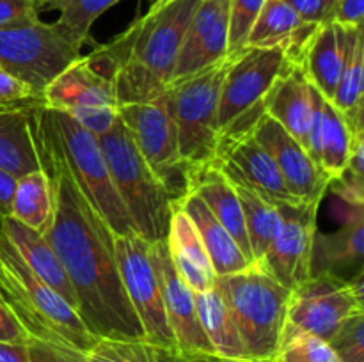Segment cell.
<instances>
[{
	"instance_id": "48",
	"label": "cell",
	"mask_w": 364,
	"mask_h": 362,
	"mask_svg": "<svg viewBox=\"0 0 364 362\" xmlns=\"http://www.w3.org/2000/svg\"><path fill=\"white\" fill-rule=\"evenodd\" d=\"M224 2H230V0H224Z\"/></svg>"
},
{
	"instance_id": "3",
	"label": "cell",
	"mask_w": 364,
	"mask_h": 362,
	"mask_svg": "<svg viewBox=\"0 0 364 362\" xmlns=\"http://www.w3.org/2000/svg\"><path fill=\"white\" fill-rule=\"evenodd\" d=\"M0 298L31 339L87 353L96 337L78 312L28 268L16 248L0 233Z\"/></svg>"
},
{
	"instance_id": "15",
	"label": "cell",
	"mask_w": 364,
	"mask_h": 362,
	"mask_svg": "<svg viewBox=\"0 0 364 362\" xmlns=\"http://www.w3.org/2000/svg\"><path fill=\"white\" fill-rule=\"evenodd\" d=\"M274 206L281 215L279 231L256 266L294 291L309 279L320 202H277Z\"/></svg>"
},
{
	"instance_id": "5",
	"label": "cell",
	"mask_w": 364,
	"mask_h": 362,
	"mask_svg": "<svg viewBox=\"0 0 364 362\" xmlns=\"http://www.w3.org/2000/svg\"><path fill=\"white\" fill-rule=\"evenodd\" d=\"M110 177L135 231L149 243L167 240L174 202L153 170L139 155L130 133L117 121L98 137Z\"/></svg>"
},
{
	"instance_id": "45",
	"label": "cell",
	"mask_w": 364,
	"mask_h": 362,
	"mask_svg": "<svg viewBox=\"0 0 364 362\" xmlns=\"http://www.w3.org/2000/svg\"><path fill=\"white\" fill-rule=\"evenodd\" d=\"M0 362H31L28 343H2L0 341Z\"/></svg>"
},
{
	"instance_id": "9",
	"label": "cell",
	"mask_w": 364,
	"mask_h": 362,
	"mask_svg": "<svg viewBox=\"0 0 364 362\" xmlns=\"http://www.w3.org/2000/svg\"><path fill=\"white\" fill-rule=\"evenodd\" d=\"M43 105L73 117L96 137L117 121V98L114 84L100 75L85 55L64 67L41 92Z\"/></svg>"
},
{
	"instance_id": "13",
	"label": "cell",
	"mask_w": 364,
	"mask_h": 362,
	"mask_svg": "<svg viewBox=\"0 0 364 362\" xmlns=\"http://www.w3.org/2000/svg\"><path fill=\"white\" fill-rule=\"evenodd\" d=\"M287 62V48L283 46H244L237 53H231L230 67L220 87L219 135L238 117L267 102V94Z\"/></svg>"
},
{
	"instance_id": "35",
	"label": "cell",
	"mask_w": 364,
	"mask_h": 362,
	"mask_svg": "<svg viewBox=\"0 0 364 362\" xmlns=\"http://www.w3.org/2000/svg\"><path fill=\"white\" fill-rule=\"evenodd\" d=\"M274 362H341L329 341L313 334L283 336Z\"/></svg>"
},
{
	"instance_id": "47",
	"label": "cell",
	"mask_w": 364,
	"mask_h": 362,
	"mask_svg": "<svg viewBox=\"0 0 364 362\" xmlns=\"http://www.w3.org/2000/svg\"><path fill=\"white\" fill-rule=\"evenodd\" d=\"M167 2H171V0H155V2H153L149 7H162V6H166Z\"/></svg>"
},
{
	"instance_id": "31",
	"label": "cell",
	"mask_w": 364,
	"mask_h": 362,
	"mask_svg": "<svg viewBox=\"0 0 364 362\" xmlns=\"http://www.w3.org/2000/svg\"><path fill=\"white\" fill-rule=\"evenodd\" d=\"M231 183V181H230ZM240 201L242 212H244L245 229H247L249 243H251L252 259L255 265H259L265 258L267 251L272 245L274 238L281 226V215L276 206L263 199L258 192L251 190L249 187L240 183H231Z\"/></svg>"
},
{
	"instance_id": "24",
	"label": "cell",
	"mask_w": 364,
	"mask_h": 362,
	"mask_svg": "<svg viewBox=\"0 0 364 362\" xmlns=\"http://www.w3.org/2000/svg\"><path fill=\"white\" fill-rule=\"evenodd\" d=\"M0 233L16 248L21 259L28 265V268L38 273L48 286H52L77 311V297H75V291L66 275V270H64L59 256L55 254L45 234L38 233L36 229L25 226L13 216L0 219Z\"/></svg>"
},
{
	"instance_id": "39",
	"label": "cell",
	"mask_w": 364,
	"mask_h": 362,
	"mask_svg": "<svg viewBox=\"0 0 364 362\" xmlns=\"http://www.w3.org/2000/svg\"><path fill=\"white\" fill-rule=\"evenodd\" d=\"M39 98L41 96L36 94L34 89L27 82L0 70V109L27 105V103L36 102Z\"/></svg>"
},
{
	"instance_id": "26",
	"label": "cell",
	"mask_w": 364,
	"mask_h": 362,
	"mask_svg": "<svg viewBox=\"0 0 364 362\" xmlns=\"http://www.w3.org/2000/svg\"><path fill=\"white\" fill-rule=\"evenodd\" d=\"M318 25L306 23L287 0H265L245 46H283L290 60L301 62L302 53Z\"/></svg>"
},
{
	"instance_id": "42",
	"label": "cell",
	"mask_w": 364,
	"mask_h": 362,
	"mask_svg": "<svg viewBox=\"0 0 364 362\" xmlns=\"http://www.w3.org/2000/svg\"><path fill=\"white\" fill-rule=\"evenodd\" d=\"M364 18V0H340L331 23L347 28H361Z\"/></svg>"
},
{
	"instance_id": "44",
	"label": "cell",
	"mask_w": 364,
	"mask_h": 362,
	"mask_svg": "<svg viewBox=\"0 0 364 362\" xmlns=\"http://www.w3.org/2000/svg\"><path fill=\"white\" fill-rule=\"evenodd\" d=\"M14 187H16V177L0 169V219L2 216H11Z\"/></svg>"
},
{
	"instance_id": "6",
	"label": "cell",
	"mask_w": 364,
	"mask_h": 362,
	"mask_svg": "<svg viewBox=\"0 0 364 362\" xmlns=\"http://www.w3.org/2000/svg\"><path fill=\"white\" fill-rule=\"evenodd\" d=\"M230 62L231 53L199 73L173 80L160 96L176 128L181 158L192 172L215 158L220 87Z\"/></svg>"
},
{
	"instance_id": "43",
	"label": "cell",
	"mask_w": 364,
	"mask_h": 362,
	"mask_svg": "<svg viewBox=\"0 0 364 362\" xmlns=\"http://www.w3.org/2000/svg\"><path fill=\"white\" fill-rule=\"evenodd\" d=\"M0 341L2 343H28L31 337L0 298Z\"/></svg>"
},
{
	"instance_id": "14",
	"label": "cell",
	"mask_w": 364,
	"mask_h": 362,
	"mask_svg": "<svg viewBox=\"0 0 364 362\" xmlns=\"http://www.w3.org/2000/svg\"><path fill=\"white\" fill-rule=\"evenodd\" d=\"M149 258L159 277L167 323L180 357L185 362H219L199 322L194 291L174 268L167 241L149 243Z\"/></svg>"
},
{
	"instance_id": "4",
	"label": "cell",
	"mask_w": 364,
	"mask_h": 362,
	"mask_svg": "<svg viewBox=\"0 0 364 362\" xmlns=\"http://www.w3.org/2000/svg\"><path fill=\"white\" fill-rule=\"evenodd\" d=\"M213 287L230 309L251 361H276L291 291L256 265L217 277Z\"/></svg>"
},
{
	"instance_id": "22",
	"label": "cell",
	"mask_w": 364,
	"mask_h": 362,
	"mask_svg": "<svg viewBox=\"0 0 364 362\" xmlns=\"http://www.w3.org/2000/svg\"><path fill=\"white\" fill-rule=\"evenodd\" d=\"M43 99L0 109V169L25 176L41 169L38 146V109Z\"/></svg>"
},
{
	"instance_id": "37",
	"label": "cell",
	"mask_w": 364,
	"mask_h": 362,
	"mask_svg": "<svg viewBox=\"0 0 364 362\" xmlns=\"http://www.w3.org/2000/svg\"><path fill=\"white\" fill-rule=\"evenodd\" d=\"M341 362H364V311L348 316L329 339Z\"/></svg>"
},
{
	"instance_id": "2",
	"label": "cell",
	"mask_w": 364,
	"mask_h": 362,
	"mask_svg": "<svg viewBox=\"0 0 364 362\" xmlns=\"http://www.w3.org/2000/svg\"><path fill=\"white\" fill-rule=\"evenodd\" d=\"M199 4L201 0H171L162 7H149L127 31L85 55L114 84L117 105L153 102L164 94Z\"/></svg>"
},
{
	"instance_id": "38",
	"label": "cell",
	"mask_w": 364,
	"mask_h": 362,
	"mask_svg": "<svg viewBox=\"0 0 364 362\" xmlns=\"http://www.w3.org/2000/svg\"><path fill=\"white\" fill-rule=\"evenodd\" d=\"M39 14L36 0H0V28L38 23Z\"/></svg>"
},
{
	"instance_id": "1",
	"label": "cell",
	"mask_w": 364,
	"mask_h": 362,
	"mask_svg": "<svg viewBox=\"0 0 364 362\" xmlns=\"http://www.w3.org/2000/svg\"><path fill=\"white\" fill-rule=\"evenodd\" d=\"M38 109V146L41 169L53 190V216L45 238L63 263L77 297V312L89 332L100 337L141 339V322L121 280L114 233L89 202L68 169Z\"/></svg>"
},
{
	"instance_id": "23",
	"label": "cell",
	"mask_w": 364,
	"mask_h": 362,
	"mask_svg": "<svg viewBox=\"0 0 364 362\" xmlns=\"http://www.w3.org/2000/svg\"><path fill=\"white\" fill-rule=\"evenodd\" d=\"M311 91L313 85L309 84L302 64L288 59L283 73L267 96V114L304 148L308 146L313 114Z\"/></svg>"
},
{
	"instance_id": "16",
	"label": "cell",
	"mask_w": 364,
	"mask_h": 362,
	"mask_svg": "<svg viewBox=\"0 0 364 362\" xmlns=\"http://www.w3.org/2000/svg\"><path fill=\"white\" fill-rule=\"evenodd\" d=\"M212 165L217 167L228 181L245 185L272 204L302 202L290 194L272 156L252 137V131L238 137L219 138Z\"/></svg>"
},
{
	"instance_id": "34",
	"label": "cell",
	"mask_w": 364,
	"mask_h": 362,
	"mask_svg": "<svg viewBox=\"0 0 364 362\" xmlns=\"http://www.w3.org/2000/svg\"><path fill=\"white\" fill-rule=\"evenodd\" d=\"M117 2L121 0H70V4L59 11L60 14L53 21V27L60 38L80 52L82 46L91 43L92 23Z\"/></svg>"
},
{
	"instance_id": "11",
	"label": "cell",
	"mask_w": 364,
	"mask_h": 362,
	"mask_svg": "<svg viewBox=\"0 0 364 362\" xmlns=\"http://www.w3.org/2000/svg\"><path fill=\"white\" fill-rule=\"evenodd\" d=\"M359 311H364L361 284L333 275L309 277L291 291L283 336L304 332L329 341L338 327Z\"/></svg>"
},
{
	"instance_id": "12",
	"label": "cell",
	"mask_w": 364,
	"mask_h": 362,
	"mask_svg": "<svg viewBox=\"0 0 364 362\" xmlns=\"http://www.w3.org/2000/svg\"><path fill=\"white\" fill-rule=\"evenodd\" d=\"M114 245L121 280L144 330V337L151 343L178 351L167 323L159 277L149 258V241L134 233L114 236Z\"/></svg>"
},
{
	"instance_id": "20",
	"label": "cell",
	"mask_w": 364,
	"mask_h": 362,
	"mask_svg": "<svg viewBox=\"0 0 364 362\" xmlns=\"http://www.w3.org/2000/svg\"><path fill=\"white\" fill-rule=\"evenodd\" d=\"M343 227L329 234H315L309 277L333 275L350 283L363 272L364 219L363 206H352Z\"/></svg>"
},
{
	"instance_id": "27",
	"label": "cell",
	"mask_w": 364,
	"mask_h": 362,
	"mask_svg": "<svg viewBox=\"0 0 364 362\" xmlns=\"http://www.w3.org/2000/svg\"><path fill=\"white\" fill-rule=\"evenodd\" d=\"M191 192H196L205 201V204L208 206L213 216L226 227L231 238L237 241L245 258L255 265L247 229H245L244 212H242L237 192H235L233 185L226 180V176L217 167H213L212 163L201 167V169L192 172Z\"/></svg>"
},
{
	"instance_id": "8",
	"label": "cell",
	"mask_w": 364,
	"mask_h": 362,
	"mask_svg": "<svg viewBox=\"0 0 364 362\" xmlns=\"http://www.w3.org/2000/svg\"><path fill=\"white\" fill-rule=\"evenodd\" d=\"M117 117L130 133L139 155L169 192L174 204L191 194L192 170L178 148V135L162 98L119 105Z\"/></svg>"
},
{
	"instance_id": "32",
	"label": "cell",
	"mask_w": 364,
	"mask_h": 362,
	"mask_svg": "<svg viewBox=\"0 0 364 362\" xmlns=\"http://www.w3.org/2000/svg\"><path fill=\"white\" fill-rule=\"evenodd\" d=\"M363 84H364V38L363 31L355 38L347 57L333 103L343 116L350 133H364L363 126Z\"/></svg>"
},
{
	"instance_id": "25",
	"label": "cell",
	"mask_w": 364,
	"mask_h": 362,
	"mask_svg": "<svg viewBox=\"0 0 364 362\" xmlns=\"http://www.w3.org/2000/svg\"><path fill=\"white\" fill-rule=\"evenodd\" d=\"M167 248L171 261L194 293H203L215 286L217 273L213 270L198 229L180 204H174L171 219Z\"/></svg>"
},
{
	"instance_id": "18",
	"label": "cell",
	"mask_w": 364,
	"mask_h": 362,
	"mask_svg": "<svg viewBox=\"0 0 364 362\" xmlns=\"http://www.w3.org/2000/svg\"><path fill=\"white\" fill-rule=\"evenodd\" d=\"M228 20H230V2L201 0L178 52L173 80L199 73L230 55Z\"/></svg>"
},
{
	"instance_id": "46",
	"label": "cell",
	"mask_w": 364,
	"mask_h": 362,
	"mask_svg": "<svg viewBox=\"0 0 364 362\" xmlns=\"http://www.w3.org/2000/svg\"><path fill=\"white\" fill-rule=\"evenodd\" d=\"M39 13L46 11H63L70 4V0H36Z\"/></svg>"
},
{
	"instance_id": "28",
	"label": "cell",
	"mask_w": 364,
	"mask_h": 362,
	"mask_svg": "<svg viewBox=\"0 0 364 362\" xmlns=\"http://www.w3.org/2000/svg\"><path fill=\"white\" fill-rule=\"evenodd\" d=\"M178 204L183 208V212L187 213L188 219L192 220V224L198 229L199 238L205 245L206 254L212 261L217 277L244 272L249 266H252V263L245 258L237 241L228 233L226 227L213 216L208 206L205 204V201L196 192H191Z\"/></svg>"
},
{
	"instance_id": "7",
	"label": "cell",
	"mask_w": 364,
	"mask_h": 362,
	"mask_svg": "<svg viewBox=\"0 0 364 362\" xmlns=\"http://www.w3.org/2000/svg\"><path fill=\"white\" fill-rule=\"evenodd\" d=\"M41 114L75 181L105 220L114 236L137 233L114 187L98 137L82 128L68 114L57 112L45 105L41 106Z\"/></svg>"
},
{
	"instance_id": "21",
	"label": "cell",
	"mask_w": 364,
	"mask_h": 362,
	"mask_svg": "<svg viewBox=\"0 0 364 362\" xmlns=\"http://www.w3.org/2000/svg\"><path fill=\"white\" fill-rule=\"evenodd\" d=\"M361 28L336 23L318 25L302 53V67L309 84L326 99H333L352 45Z\"/></svg>"
},
{
	"instance_id": "17",
	"label": "cell",
	"mask_w": 364,
	"mask_h": 362,
	"mask_svg": "<svg viewBox=\"0 0 364 362\" xmlns=\"http://www.w3.org/2000/svg\"><path fill=\"white\" fill-rule=\"evenodd\" d=\"M252 137L272 156L288 190L297 201L322 202L329 181L297 138L291 137L269 114L259 117L252 128Z\"/></svg>"
},
{
	"instance_id": "33",
	"label": "cell",
	"mask_w": 364,
	"mask_h": 362,
	"mask_svg": "<svg viewBox=\"0 0 364 362\" xmlns=\"http://www.w3.org/2000/svg\"><path fill=\"white\" fill-rule=\"evenodd\" d=\"M85 362H185L171 348L141 339L100 337L85 353Z\"/></svg>"
},
{
	"instance_id": "30",
	"label": "cell",
	"mask_w": 364,
	"mask_h": 362,
	"mask_svg": "<svg viewBox=\"0 0 364 362\" xmlns=\"http://www.w3.org/2000/svg\"><path fill=\"white\" fill-rule=\"evenodd\" d=\"M11 216L45 234L53 216V190L43 169L18 177L11 204Z\"/></svg>"
},
{
	"instance_id": "40",
	"label": "cell",
	"mask_w": 364,
	"mask_h": 362,
	"mask_svg": "<svg viewBox=\"0 0 364 362\" xmlns=\"http://www.w3.org/2000/svg\"><path fill=\"white\" fill-rule=\"evenodd\" d=\"M28 351H31V362H85L84 351L38 339L28 341Z\"/></svg>"
},
{
	"instance_id": "29",
	"label": "cell",
	"mask_w": 364,
	"mask_h": 362,
	"mask_svg": "<svg viewBox=\"0 0 364 362\" xmlns=\"http://www.w3.org/2000/svg\"><path fill=\"white\" fill-rule=\"evenodd\" d=\"M194 297L199 322L219 362H252L219 291L212 287L203 293H194Z\"/></svg>"
},
{
	"instance_id": "10",
	"label": "cell",
	"mask_w": 364,
	"mask_h": 362,
	"mask_svg": "<svg viewBox=\"0 0 364 362\" xmlns=\"http://www.w3.org/2000/svg\"><path fill=\"white\" fill-rule=\"evenodd\" d=\"M80 57L53 23L23 25L0 28V70L27 82L36 94L73 60Z\"/></svg>"
},
{
	"instance_id": "41",
	"label": "cell",
	"mask_w": 364,
	"mask_h": 362,
	"mask_svg": "<svg viewBox=\"0 0 364 362\" xmlns=\"http://www.w3.org/2000/svg\"><path fill=\"white\" fill-rule=\"evenodd\" d=\"M306 23L326 25L333 21L334 9L340 0H287Z\"/></svg>"
},
{
	"instance_id": "19",
	"label": "cell",
	"mask_w": 364,
	"mask_h": 362,
	"mask_svg": "<svg viewBox=\"0 0 364 362\" xmlns=\"http://www.w3.org/2000/svg\"><path fill=\"white\" fill-rule=\"evenodd\" d=\"M311 96L313 114L306 149L320 172L327 177L329 183H333L347 169L352 148V133L340 110L329 99L323 98L315 87H313Z\"/></svg>"
},
{
	"instance_id": "36",
	"label": "cell",
	"mask_w": 364,
	"mask_h": 362,
	"mask_svg": "<svg viewBox=\"0 0 364 362\" xmlns=\"http://www.w3.org/2000/svg\"><path fill=\"white\" fill-rule=\"evenodd\" d=\"M265 0H230L228 52L237 53L245 46Z\"/></svg>"
}]
</instances>
